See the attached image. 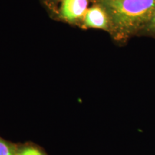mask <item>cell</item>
<instances>
[{"label":"cell","mask_w":155,"mask_h":155,"mask_svg":"<svg viewBox=\"0 0 155 155\" xmlns=\"http://www.w3.org/2000/svg\"><path fill=\"white\" fill-rule=\"evenodd\" d=\"M107 12L111 28L127 35L144 28L155 12V0H100Z\"/></svg>","instance_id":"obj_1"},{"label":"cell","mask_w":155,"mask_h":155,"mask_svg":"<svg viewBox=\"0 0 155 155\" xmlns=\"http://www.w3.org/2000/svg\"><path fill=\"white\" fill-rule=\"evenodd\" d=\"M83 19L86 28L106 30L111 28L107 12L100 4L88 9Z\"/></svg>","instance_id":"obj_2"},{"label":"cell","mask_w":155,"mask_h":155,"mask_svg":"<svg viewBox=\"0 0 155 155\" xmlns=\"http://www.w3.org/2000/svg\"><path fill=\"white\" fill-rule=\"evenodd\" d=\"M88 0H63L61 17L68 22H75L83 19L88 10Z\"/></svg>","instance_id":"obj_3"},{"label":"cell","mask_w":155,"mask_h":155,"mask_svg":"<svg viewBox=\"0 0 155 155\" xmlns=\"http://www.w3.org/2000/svg\"><path fill=\"white\" fill-rule=\"evenodd\" d=\"M17 155H48L43 150L32 144L18 146Z\"/></svg>","instance_id":"obj_4"},{"label":"cell","mask_w":155,"mask_h":155,"mask_svg":"<svg viewBox=\"0 0 155 155\" xmlns=\"http://www.w3.org/2000/svg\"><path fill=\"white\" fill-rule=\"evenodd\" d=\"M18 146L0 137V155H17Z\"/></svg>","instance_id":"obj_5"},{"label":"cell","mask_w":155,"mask_h":155,"mask_svg":"<svg viewBox=\"0 0 155 155\" xmlns=\"http://www.w3.org/2000/svg\"><path fill=\"white\" fill-rule=\"evenodd\" d=\"M144 29L148 32L155 35V12L151 18L150 22L147 23V25L145 26Z\"/></svg>","instance_id":"obj_6"}]
</instances>
